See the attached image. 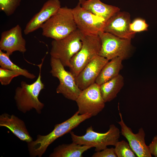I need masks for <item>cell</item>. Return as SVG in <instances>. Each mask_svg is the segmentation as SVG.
Segmentation results:
<instances>
[{
  "mask_svg": "<svg viewBox=\"0 0 157 157\" xmlns=\"http://www.w3.org/2000/svg\"><path fill=\"white\" fill-rule=\"evenodd\" d=\"M92 117L91 114L88 113L80 114L77 111L67 120L55 125L53 130L48 134L38 135L35 140L27 143L30 156L41 157L49 146L57 139L70 132L81 123Z\"/></svg>",
  "mask_w": 157,
  "mask_h": 157,
  "instance_id": "1",
  "label": "cell"
},
{
  "mask_svg": "<svg viewBox=\"0 0 157 157\" xmlns=\"http://www.w3.org/2000/svg\"><path fill=\"white\" fill-rule=\"evenodd\" d=\"M44 58L41 63L38 66L39 73L37 79L31 84H28L22 81L20 86L15 89L14 99L18 109L25 113L34 109L38 114H40L44 104L40 101L38 97L41 91L44 88V85L41 80L42 66Z\"/></svg>",
  "mask_w": 157,
  "mask_h": 157,
  "instance_id": "2",
  "label": "cell"
},
{
  "mask_svg": "<svg viewBox=\"0 0 157 157\" xmlns=\"http://www.w3.org/2000/svg\"><path fill=\"white\" fill-rule=\"evenodd\" d=\"M40 28L46 37L58 40L66 37L77 29L72 9L61 7Z\"/></svg>",
  "mask_w": 157,
  "mask_h": 157,
  "instance_id": "3",
  "label": "cell"
},
{
  "mask_svg": "<svg viewBox=\"0 0 157 157\" xmlns=\"http://www.w3.org/2000/svg\"><path fill=\"white\" fill-rule=\"evenodd\" d=\"M70 133L73 142L95 147V151H98L107 148L109 145L115 146L119 141L121 132L116 126L112 124L108 131L104 133L94 131L91 126L87 129L85 134L82 136L77 135L72 131Z\"/></svg>",
  "mask_w": 157,
  "mask_h": 157,
  "instance_id": "4",
  "label": "cell"
},
{
  "mask_svg": "<svg viewBox=\"0 0 157 157\" xmlns=\"http://www.w3.org/2000/svg\"><path fill=\"white\" fill-rule=\"evenodd\" d=\"M84 35L77 28L62 39L53 40L51 42V57L59 59L65 67H69L71 59L81 47Z\"/></svg>",
  "mask_w": 157,
  "mask_h": 157,
  "instance_id": "5",
  "label": "cell"
},
{
  "mask_svg": "<svg viewBox=\"0 0 157 157\" xmlns=\"http://www.w3.org/2000/svg\"><path fill=\"white\" fill-rule=\"evenodd\" d=\"M82 41L81 49L70 60V72L75 78L91 60L99 55L101 47L98 35H84Z\"/></svg>",
  "mask_w": 157,
  "mask_h": 157,
  "instance_id": "6",
  "label": "cell"
},
{
  "mask_svg": "<svg viewBox=\"0 0 157 157\" xmlns=\"http://www.w3.org/2000/svg\"><path fill=\"white\" fill-rule=\"evenodd\" d=\"M50 64V73L59 81L56 90L57 93L62 94L68 99L75 101L82 90L77 85L75 77L70 72L65 70L59 59L51 57Z\"/></svg>",
  "mask_w": 157,
  "mask_h": 157,
  "instance_id": "7",
  "label": "cell"
},
{
  "mask_svg": "<svg viewBox=\"0 0 157 157\" xmlns=\"http://www.w3.org/2000/svg\"><path fill=\"white\" fill-rule=\"evenodd\" d=\"M98 35L101 42L99 55L108 60L116 57H120L124 60L129 57L131 40L122 38L104 31L100 32Z\"/></svg>",
  "mask_w": 157,
  "mask_h": 157,
  "instance_id": "8",
  "label": "cell"
},
{
  "mask_svg": "<svg viewBox=\"0 0 157 157\" xmlns=\"http://www.w3.org/2000/svg\"><path fill=\"white\" fill-rule=\"evenodd\" d=\"M80 114L86 113L95 116L105 107V103L101 95L99 85L95 83L82 90L75 101Z\"/></svg>",
  "mask_w": 157,
  "mask_h": 157,
  "instance_id": "9",
  "label": "cell"
},
{
  "mask_svg": "<svg viewBox=\"0 0 157 157\" xmlns=\"http://www.w3.org/2000/svg\"><path fill=\"white\" fill-rule=\"evenodd\" d=\"M79 3L72 9L77 28L85 35H98L104 31L106 22L83 8Z\"/></svg>",
  "mask_w": 157,
  "mask_h": 157,
  "instance_id": "10",
  "label": "cell"
},
{
  "mask_svg": "<svg viewBox=\"0 0 157 157\" xmlns=\"http://www.w3.org/2000/svg\"><path fill=\"white\" fill-rule=\"evenodd\" d=\"M120 121L118 122L121 128V133L127 140L131 149L138 157H151L145 142V133L143 129L140 128L138 132L134 133L131 129L126 125L123 119L122 114L119 111Z\"/></svg>",
  "mask_w": 157,
  "mask_h": 157,
  "instance_id": "11",
  "label": "cell"
},
{
  "mask_svg": "<svg viewBox=\"0 0 157 157\" xmlns=\"http://www.w3.org/2000/svg\"><path fill=\"white\" fill-rule=\"evenodd\" d=\"M131 23L129 14L119 11L106 22L104 31L122 38L131 40L135 33L130 30Z\"/></svg>",
  "mask_w": 157,
  "mask_h": 157,
  "instance_id": "12",
  "label": "cell"
},
{
  "mask_svg": "<svg viewBox=\"0 0 157 157\" xmlns=\"http://www.w3.org/2000/svg\"><path fill=\"white\" fill-rule=\"evenodd\" d=\"M108 61L99 55L91 60L75 77L79 88L82 90L95 83L102 69Z\"/></svg>",
  "mask_w": 157,
  "mask_h": 157,
  "instance_id": "13",
  "label": "cell"
},
{
  "mask_svg": "<svg viewBox=\"0 0 157 157\" xmlns=\"http://www.w3.org/2000/svg\"><path fill=\"white\" fill-rule=\"evenodd\" d=\"M26 41L23 37L22 29L19 24L3 31L0 40V50L6 52L9 56L15 51L24 53L26 51Z\"/></svg>",
  "mask_w": 157,
  "mask_h": 157,
  "instance_id": "14",
  "label": "cell"
},
{
  "mask_svg": "<svg viewBox=\"0 0 157 157\" xmlns=\"http://www.w3.org/2000/svg\"><path fill=\"white\" fill-rule=\"evenodd\" d=\"M61 8L59 0H48L43 5L39 11L28 22L24 30L27 35L41 28Z\"/></svg>",
  "mask_w": 157,
  "mask_h": 157,
  "instance_id": "15",
  "label": "cell"
},
{
  "mask_svg": "<svg viewBox=\"0 0 157 157\" xmlns=\"http://www.w3.org/2000/svg\"><path fill=\"white\" fill-rule=\"evenodd\" d=\"M0 126L7 128L22 141L28 143L33 140L24 122L14 115L4 113L0 115Z\"/></svg>",
  "mask_w": 157,
  "mask_h": 157,
  "instance_id": "16",
  "label": "cell"
},
{
  "mask_svg": "<svg viewBox=\"0 0 157 157\" xmlns=\"http://www.w3.org/2000/svg\"><path fill=\"white\" fill-rule=\"evenodd\" d=\"M81 6L106 22L115 13L120 11L116 6L103 3L100 0H87Z\"/></svg>",
  "mask_w": 157,
  "mask_h": 157,
  "instance_id": "17",
  "label": "cell"
},
{
  "mask_svg": "<svg viewBox=\"0 0 157 157\" xmlns=\"http://www.w3.org/2000/svg\"><path fill=\"white\" fill-rule=\"evenodd\" d=\"M124 84V78L119 74L113 78L100 85L101 94L105 102H110L116 98Z\"/></svg>",
  "mask_w": 157,
  "mask_h": 157,
  "instance_id": "18",
  "label": "cell"
},
{
  "mask_svg": "<svg viewBox=\"0 0 157 157\" xmlns=\"http://www.w3.org/2000/svg\"><path fill=\"white\" fill-rule=\"evenodd\" d=\"M122 58L116 57L108 62L101 70L95 83L100 85L118 76L123 68Z\"/></svg>",
  "mask_w": 157,
  "mask_h": 157,
  "instance_id": "19",
  "label": "cell"
},
{
  "mask_svg": "<svg viewBox=\"0 0 157 157\" xmlns=\"http://www.w3.org/2000/svg\"><path fill=\"white\" fill-rule=\"evenodd\" d=\"M92 147L81 145L72 142L70 144H63L56 147L49 157H82L83 153Z\"/></svg>",
  "mask_w": 157,
  "mask_h": 157,
  "instance_id": "20",
  "label": "cell"
},
{
  "mask_svg": "<svg viewBox=\"0 0 157 157\" xmlns=\"http://www.w3.org/2000/svg\"><path fill=\"white\" fill-rule=\"evenodd\" d=\"M9 56L6 53H4L0 50V65L1 67L17 72L21 75L28 79H33L36 77L34 74L14 63L10 59Z\"/></svg>",
  "mask_w": 157,
  "mask_h": 157,
  "instance_id": "21",
  "label": "cell"
},
{
  "mask_svg": "<svg viewBox=\"0 0 157 157\" xmlns=\"http://www.w3.org/2000/svg\"><path fill=\"white\" fill-rule=\"evenodd\" d=\"M114 146L115 152L117 157H137L128 142L124 140L119 141Z\"/></svg>",
  "mask_w": 157,
  "mask_h": 157,
  "instance_id": "22",
  "label": "cell"
},
{
  "mask_svg": "<svg viewBox=\"0 0 157 157\" xmlns=\"http://www.w3.org/2000/svg\"><path fill=\"white\" fill-rule=\"evenodd\" d=\"M21 0H0V10L6 15L13 14L20 5Z\"/></svg>",
  "mask_w": 157,
  "mask_h": 157,
  "instance_id": "23",
  "label": "cell"
},
{
  "mask_svg": "<svg viewBox=\"0 0 157 157\" xmlns=\"http://www.w3.org/2000/svg\"><path fill=\"white\" fill-rule=\"evenodd\" d=\"M21 75L17 72L0 68V82L3 85H9L15 77Z\"/></svg>",
  "mask_w": 157,
  "mask_h": 157,
  "instance_id": "24",
  "label": "cell"
},
{
  "mask_svg": "<svg viewBox=\"0 0 157 157\" xmlns=\"http://www.w3.org/2000/svg\"><path fill=\"white\" fill-rule=\"evenodd\" d=\"M148 26L144 20L137 18L131 23L130 29L131 31L135 33L137 32L147 31Z\"/></svg>",
  "mask_w": 157,
  "mask_h": 157,
  "instance_id": "25",
  "label": "cell"
},
{
  "mask_svg": "<svg viewBox=\"0 0 157 157\" xmlns=\"http://www.w3.org/2000/svg\"><path fill=\"white\" fill-rule=\"evenodd\" d=\"M92 157H117L115 149L113 147L104 149L96 152L92 156Z\"/></svg>",
  "mask_w": 157,
  "mask_h": 157,
  "instance_id": "26",
  "label": "cell"
},
{
  "mask_svg": "<svg viewBox=\"0 0 157 157\" xmlns=\"http://www.w3.org/2000/svg\"><path fill=\"white\" fill-rule=\"evenodd\" d=\"M148 146L151 154L157 157V135L154 136L151 142Z\"/></svg>",
  "mask_w": 157,
  "mask_h": 157,
  "instance_id": "27",
  "label": "cell"
},
{
  "mask_svg": "<svg viewBox=\"0 0 157 157\" xmlns=\"http://www.w3.org/2000/svg\"><path fill=\"white\" fill-rule=\"evenodd\" d=\"M86 0H78V3L81 5L83 4L86 1Z\"/></svg>",
  "mask_w": 157,
  "mask_h": 157,
  "instance_id": "28",
  "label": "cell"
}]
</instances>
